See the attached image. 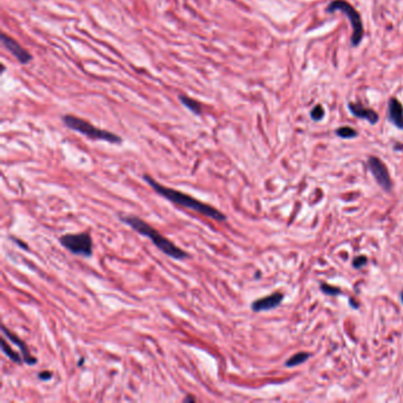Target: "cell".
<instances>
[{"label":"cell","mask_w":403,"mask_h":403,"mask_svg":"<svg viewBox=\"0 0 403 403\" xmlns=\"http://www.w3.org/2000/svg\"><path fill=\"white\" fill-rule=\"evenodd\" d=\"M143 180L145 182L150 186V188L154 190L155 193H158L160 196H162L163 199L170 201L174 205H178L180 207L187 208V210H190L193 212H196L197 214L204 215V217L210 218L212 220H215L218 222H222L227 220V217L226 214L222 213L221 211H219L218 208H215L211 205H208L206 203H203V201L195 199L192 195H188V194L180 192V190L168 188V187L161 185L156 180L152 178L150 175L144 174Z\"/></svg>","instance_id":"1"},{"label":"cell","mask_w":403,"mask_h":403,"mask_svg":"<svg viewBox=\"0 0 403 403\" xmlns=\"http://www.w3.org/2000/svg\"><path fill=\"white\" fill-rule=\"evenodd\" d=\"M119 219L123 222V224L129 226V227L133 228L135 232L141 234L142 237L148 238L155 247H158L163 255L168 256L169 258L180 260V262H181V260L188 259L190 257L188 252H186L185 249L176 246L174 242L169 240L168 238H166L165 235L161 234V232H159L158 229L149 225L147 221L143 220V219L135 217V215H122V214L119 215Z\"/></svg>","instance_id":"2"},{"label":"cell","mask_w":403,"mask_h":403,"mask_svg":"<svg viewBox=\"0 0 403 403\" xmlns=\"http://www.w3.org/2000/svg\"><path fill=\"white\" fill-rule=\"evenodd\" d=\"M62 121L65 124V127H68L69 129L77 131V133L84 135L90 140L93 141H104L108 143L113 144H121L122 143V137L119 136L117 134L111 133V131L100 129L92 126L91 123L88 121L81 119V117L74 116V115H64L62 117Z\"/></svg>","instance_id":"3"},{"label":"cell","mask_w":403,"mask_h":403,"mask_svg":"<svg viewBox=\"0 0 403 403\" xmlns=\"http://www.w3.org/2000/svg\"><path fill=\"white\" fill-rule=\"evenodd\" d=\"M336 11L343 12L344 15L348 17L350 24L352 27V36H351V45L354 47L359 46L361 41L363 39L364 36V29L362 18H361L360 13L357 12V10L346 2V0H332L331 3L326 8V12L333 13Z\"/></svg>","instance_id":"4"},{"label":"cell","mask_w":403,"mask_h":403,"mask_svg":"<svg viewBox=\"0 0 403 403\" xmlns=\"http://www.w3.org/2000/svg\"><path fill=\"white\" fill-rule=\"evenodd\" d=\"M60 244L72 255L90 258L92 256L93 242L89 232L69 233L60 237Z\"/></svg>","instance_id":"5"},{"label":"cell","mask_w":403,"mask_h":403,"mask_svg":"<svg viewBox=\"0 0 403 403\" xmlns=\"http://www.w3.org/2000/svg\"><path fill=\"white\" fill-rule=\"evenodd\" d=\"M368 166H369L371 173H373L374 178L378 182V185L387 192L391 190L392 182L390 175H389L388 168L385 167L384 163L376 156H370L369 160H368Z\"/></svg>","instance_id":"6"},{"label":"cell","mask_w":403,"mask_h":403,"mask_svg":"<svg viewBox=\"0 0 403 403\" xmlns=\"http://www.w3.org/2000/svg\"><path fill=\"white\" fill-rule=\"evenodd\" d=\"M2 44L10 54H12L13 57L19 62L20 64L25 65L32 62L33 57L29 51L25 50L15 38L8 36L6 33L2 34Z\"/></svg>","instance_id":"7"},{"label":"cell","mask_w":403,"mask_h":403,"mask_svg":"<svg viewBox=\"0 0 403 403\" xmlns=\"http://www.w3.org/2000/svg\"><path fill=\"white\" fill-rule=\"evenodd\" d=\"M2 332H3V335L5 336V338H8L10 342L18 346L19 351H20V354H22V356H23L24 363L27 364V366H34V364L38 362V360L36 359V357H34L32 354H31L29 346H27V344L24 342L22 338H19L18 336L10 331V330L6 328L5 325H2Z\"/></svg>","instance_id":"8"},{"label":"cell","mask_w":403,"mask_h":403,"mask_svg":"<svg viewBox=\"0 0 403 403\" xmlns=\"http://www.w3.org/2000/svg\"><path fill=\"white\" fill-rule=\"evenodd\" d=\"M284 299V294L281 292H274L270 296L259 298L253 301L251 304L252 311L255 312H263V311H269L273 310L277 307H279L281 304V301Z\"/></svg>","instance_id":"9"},{"label":"cell","mask_w":403,"mask_h":403,"mask_svg":"<svg viewBox=\"0 0 403 403\" xmlns=\"http://www.w3.org/2000/svg\"><path fill=\"white\" fill-rule=\"evenodd\" d=\"M388 117L389 121L397 127L398 129H403V106L397 98L391 97L388 103Z\"/></svg>","instance_id":"10"},{"label":"cell","mask_w":403,"mask_h":403,"mask_svg":"<svg viewBox=\"0 0 403 403\" xmlns=\"http://www.w3.org/2000/svg\"><path fill=\"white\" fill-rule=\"evenodd\" d=\"M348 108H349L350 113H351L354 116L359 117V119L366 120L370 124H376L378 122L377 113L375 110L370 109V108L361 106V104H359V103H352V102L349 103Z\"/></svg>","instance_id":"11"},{"label":"cell","mask_w":403,"mask_h":403,"mask_svg":"<svg viewBox=\"0 0 403 403\" xmlns=\"http://www.w3.org/2000/svg\"><path fill=\"white\" fill-rule=\"evenodd\" d=\"M179 100L182 103L183 107H186L189 111H192L195 115H203V104L199 100L192 98V97L186 95H180Z\"/></svg>","instance_id":"12"},{"label":"cell","mask_w":403,"mask_h":403,"mask_svg":"<svg viewBox=\"0 0 403 403\" xmlns=\"http://www.w3.org/2000/svg\"><path fill=\"white\" fill-rule=\"evenodd\" d=\"M2 350H3V352H4L5 355L8 356L9 359L12 361V362H15V363H17V364H22V363H24V360H23L22 354L16 352L15 350H13V349L11 348V346L9 345L8 343H6L5 337H3V338H2Z\"/></svg>","instance_id":"13"},{"label":"cell","mask_w":403,"mask_h":403,"mask_svg":"<svg viewBox=\"0 0 403 403\" xmlns=\"http://www.w3.org/2000/svg\"><path fill=\"white\" fill-rule=\"evenodd\" d=\"M310 354L309 352H298L296 355H293L291 359H289L285 362V366L287 368H293L296 366H299V364H303L305 361H308L310 359Z\"/></svg>","instance_id":"14"},{"label":"cell","mask_w":403,"mask_h":403,"mask_svg":"<svg viewBox=\"0 0 403 403\" xmlns=\"http://www.w3.org/2000/svg\"><path fill=\"white\" fill-rule=\"evenodd\" d=\"M336 135L342 138H352L357 136V131L351 127H340L336 130Z\"/></svg>","instance_id":"15"},{"label":"cell","mask_w":403,"mask_h":403,"mask_svg":"<svg viewBox=\"0 0 403 403\" xmlns=\"http://www.w3.org/2000/svg\"><path fill=\"white\" fill-rule=\"evenodd\" d=\"M310 115H311V119L314 121H321L325 115L324 108H323L321 104H317V106H315L314 109L311 110Z\"/></svg>","instance_id":"16"},{"label":"cell","mask_w":403,"mask_h":403,"mask_svg":"<svg viewBox=\"0 0 403 403\" xmlns=\"http://www.w3.org/2000/svg\"><path fill=\"white\" fill-rule=\"evenodd\" d=\"M321 290L323 293L328 294V296H337V294L340 293V290L338 289V287L331 286V285H329V284H322Z\"/></svg>","instance_id":"17"},{"label":"cell","mask_w":403,"mask_h":403,"mask_svg":"<svg viewBox=\"0 0 403 403\" xmlns=\"http://www.w3.org/2000/svg\"><path fill=\"white\" fill-rule=\"evenodd\" d=\"M367 260L368 259H367L366 256L356 257V258L354 259V262H352V266L355 267V269H362V267L367 264Z\"/></svg>","instance_id":"18"},{"label":"cell","mask_w":403,"mask_h":403,"mask_svg":"<svg viewBox=\"0 0 403 403\" xmlns=\"http://www.w3.org/2000/svg\"><path fill=\"white\" fill-rule=\"evenodd\" d=\"M52 376H54V374H52L51 371H47V370H44V371H40V373H38V378H39L40 381H48V380H51Z\"/></svg>","instance_id":"19"},{"label":"cell","mask_w":403,"mask_h":403,"mask_svg":"<svg viewBox=\"0 0 403 403\" xmlns=\"http://www.w3.org/2000/svg\"><path fill=\"white\" fill-rule=\"evenodd\" d=\"M11 240H13L16 242V245L17 246H19L20 248H23V249H25V251H29L30 249V247H29V245H26V244H24V241L23 240H20V239H17V238H15V237H11Z\"/></svg>","instance_id":"20"},{"label":"cell","mask_w":403,"mask_h":403,"mask_svg":"<svg viewBox=\"0 0 403 403\" xmlns=\"http://www.w3.org/2000/svg\"><path fill=\"white\" fill-rule=\"evenodd\" d=\"M183 402H195V398H194L190 394H187L186 397L183 398Z\"/></svg>","instance_id":"21"},{"label":"cell","mask_w":403,"mask_h":403,"mask_svg":"<svg viewBox=\"0 0 403 403\" xmlns=\"http://www.w3.org/2000/svg\"><path fill=\"white\" fill-rule=\"evenodd\" d=\"M83 362H84V359H81V361H79V362H78V367H81Z\"/></svg>","instance_id":"22"},{"label":"cell","mask_w":403,"mask_h":403,"mask_svg":"<svg viewBox=\"0 0 403 403\" xmlns=\"http://www.w3.org/2000/svg\"><path fill=\"white\" fill-rule=\"evenodd\" d=\"M260 276H262V274H260V273L258 272V273H257V274H256V278H259Z\"/></svg>","instance_id":"23"},{"label":"cell","mask_w":403,"mask_h":403,"mask_svg":"<svg viewBox=\"0 0 403 403\" xmlns=\"http://www.w3.org/2000/svg\"><path fill=\"white\" fill-rule=\"evenodd\" d=\"M401 300H402V304H403V291L401 292Z\"/></svg>","instance_id":"24"}]
</instances>
